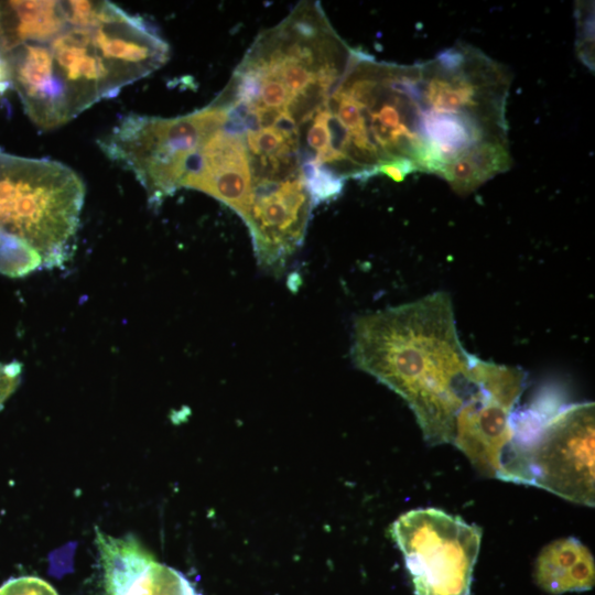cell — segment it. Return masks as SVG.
<instances>
[{
    "label": "cell",
    "instance_id": "1",
    "mask_svg": "<svg viewBox=\"0 0 595 595\" xmlns=\"http://www.w3.org/2000/svg\"><path fill=\"white\" fill-rule=\"evenodd\" d=\"M167 43L109 1H0V56L30 119L58 128L160 68Z\"/></svg>",
    "mask_w": 595,
    "mask_h": 595
},
{
    "label": "cell",
    "instance_id": "2",
    "mask_svg": "<svg viewBox=\"0 0 595 595\" xmlns=\"http://www.w3.org/2000/svg\"><path fill=\"white\" fill-rule=\"evenodd\" d=\"M350 356L408 403L429 444H452L476 356L459 340L448 293L358 316Z\"/></svg>",
    "mask_w": 595,
    "mask_h": 595
},
{
    "label": "cell",
    "instance_id": "3",
    "mask_svg": "<svg viewBox=\"0 0 595 595\" xmlns=\"http://www.w3.org/2000/svg\"><path fill=\"white\" fill-rule=\"evenodd\" d=\"M84 198L67 165L0 150V273L20 278L69 261Z\"/></svg>",
    "mask_w": 595,
    "mask_h": 595
},
{
    "label": "cell",
    "instance_id": "4",
    "mask_svg": "<svg viewBox=\"0 0 595 595\" xmlns=\"http://www.w3.org/2000/svg\"><path fill=\"white\" fill-rule=\"evenodd\" d=\"M512 439L498 479L594 506V403L537 398L511 416Z\"/></svg>",
    "mask_w": 595,
    "mask_h": 595
},
{
    "label": "cell",
    "instance_id": "5",
    "mask_svg": "<svg viewBox=\"0 0 595 595\" xmlns=\"http://www.w3.org/2000/svg\"><path fill=\"white\" fill-rule=\"evenodd\" d=\"M215 116L213 102L175 118L130 113L100 139L99 147L111 161L134 174L149 205L158 208L181 188L186 162Z\"/></svg>",
    "mask_w": 595,
    "mask_h": 595
},
{
    "label": "cell",
    "instance_id": "6",
    "mask_svg": "<svg viewBox=\"0 0 595 595\" xmlns=\"http://www.w3.org/2000/svg\"><path fill=\"white\" fill-rule=\"evenodd\" d=\"M415 595H469L482 529L437 508L401 515L390 527Z\"/></svg>",
    "mask_w": 595,
    "mask_h": 595
},
{
    "label": "cell",
    "instance_id": "7",
    "mask_svg": "<svg viewBox=\"0 0 595 595\" xmlns=\"http://www.w3.org/2000/svg\"><path fill=\"white\" fill-rule=\"evenodd\" d=\"M473 386L454 421L452 444L484 476L498 478L512 439L511 416L524 390L518 367L475 357Z\"/></svg>",
    "mask_w": 595,
    "mask_h": 595
},
{
    "label": "cell",
    "instance_id": "8",
    "mask_svg": "<svg viewBox=\"0 0 595 595\" xmlns=\"http://www.w3.org/2000/svg\"><path fill=\"white\" fill-rule=\"evenodd\" d=\"M537 584L548 593L584 592L594 586L595 563L589 550L573 537L545 545L534 567Z\"/></svg>",
    "mask_w": 595,
    "mask_h": 595
},
{
    "label": "cell",
    "instance_id": "9",
    "mask_svg": "<svg viewBox=\"0 0 595 595\" xmlns=\"http://www.w3.org/2000/svg\"><path fill=\"white\" fill-rule=\"evenodd\" d=\"M105 595H126L147 571L154 555L132 536L115 538L95 529Z\"/></svg>",
    "mask_w": 595,
    "mask_h": 595
},
{
    "label": "cell",
    "instance_id": "10",
    "mask_svg": "<svg viewBox=\"0 0 595 595\" xmlns=\"http://www.w3.org/2000/svg\"><path fill=\"white\" fill-rule=\"evenodd\" d=\"M507 140L484 141L444 165L436 174L457 194L466 195L510 169Z\"/></svg>",
    "mask_w": 595,
    "mask_h": 595
},
{
    "label": "cell",
    "instance_id": "11",
    "mask_svg": "<svg viewBox=\"0 0 595 595\" xmlns=\"http://www.w3.org/2000/svg\"><path fill=\"white\" fill-rule=\"evenodd\" d=\"M126 595H202L177 570L153 561Z\"/></svg>",
    "mask_w": 595,
    "mask_h": 595
},
{
    "label": "cell",
    "instance_id": "12",
    "mask_svg": "<svg viewBox=\"0 0 595 595\" xmlns=\"http://www.w3.org/2000/svg\"><path fill=\"white\" fill-rule=\"evenodd\" d=\"M302 172L314 207L340 195L345 183L343 177L313 162L304 164Z\"/></svg>",
    "mask_w": 595,
    "mask_h": 595
},
{
    "label": "cell",
    "instance_id": "13",
    "mask_svg": "<svg viewBox=\"0 0 595 595\" xmlns=\"http://www.w3.org/2000/svg\"><path fill=\"white\" fill-rule=\"evenodd\" d=\"M0 595H58V593L45 580L24 575L4 582L0 586Z\"/></svg>",
    "mask_w": 595,
    "mask_h": 595
},
{
    "label": "cell",
    "instance_id": "14",
    "mask_svg": "<svg viewBox=\"0 0 595 595\" xmlns=\"http://www.w3.org/2000/svg\"><path fill=\"white\" fill-rule=\"evenodd\" d=\"M22 374V365L19 361L0 364V410L4 402L15 391Z\"/></svg>",
    "mask_w": 595,
    "mask_h": 595
},
{
    "label": "cell",
    "instance_id": "15",
    "mask_svg": "<svg viewBox=\"0 0 595 595\" xmlns=\"http://www.w3.org/2000/svg\"><path fill=\"white\" fill-rule=\"evenodd\" d=\"M414 164L407 159H397L381 164L378 174H385L396 182H401L410 173L415 172Z\"/></svg>",
    "mask_w": 595,
    "mask_h": 595
},
{
    "label": "cell",
    "instance_id": "16",
    "mask_svg": "<svg viewBox=\"0 0 595 595\" xmlns=\"http://www.w3.org/2000/svg\"><path fill=\"white\" fill-rule=\"evenodd\" d=\"M10 78L7 71V67L0 56V96L6 93V90L10 87Z\"/></svg>",
    "mask_w": 595,
    "mask_h": 595
}]
</instances>
